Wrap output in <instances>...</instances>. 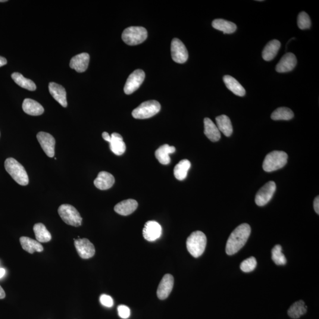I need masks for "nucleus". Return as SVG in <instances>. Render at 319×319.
Segmentation results:
<instances>
[{"label":"nucleus","instance_id":"nucleus-42","mask_svg":"<svg viewBox=\"0 0 319 319\" xmlns=\"http://www.w3.org/2000/svg\"><path fill=\"white\" fill-rule=\"evenodd\" d=\"M5 297V293L4 290H3L1 286H0V299H4Z\"/></svg>","mask_w":319,"mask_h":319},{"label":"nucleus","instance_id":"nucleus-21","mask_svg":"<svg viewBox=\"0 0 319 319\" xmlns=\"http://www.w3.org/2000/svg\"><path fill=\"white\" fill-rule=\"evenodd\" d=\"M25 113L32 115V116H38L42 115L44 112V108L42 105L34 100L26 98L24 100L23 105H22Z\"/></svg>","mask_w":319,"mask_h":319},{"label":"nucleus","instance_id":"nucleus-7","mask_svg":"<svg viewBox=\"0 0 319 319\" xmlns=\"http://www.w3.org/2000/svg\"><path fill=\"white\" fill-rule=\"evenodd\" d=\"M160 109L161 105L159 102L151 100L143 102L138 107L134 109L132 115L136 119H148L158 114Z\"/></svg>","mask_w":319,"mask_h":319},{"label":"nucleus","instance_id":"nucleus-27","mask_svg":"<svg viewBox=\"0 0 319 319\" xmlns=\"http://www.w3.org/2000/svg\"><path fill=\"white\" fill-rule=\"evenodd\" d=\"M217 127L220 132L223 133L225 136L230 137L233 133L232 123L229 117L225 115H222L216 118Z\"/></svg>","mask_w":319,"mask_h":319},{"label":"nucleus","instance_id":"nucleus-10","mask_svg":"<svg viewBox=\"0 0 319 319\" xmlns=\"http://www.w3.org/2000/svg\"><path fill=\"white\" fill-rule=\"evenodd\" d=\"M145 79V72L141 70L134 71L128 78L124 88V92L130 95L135 92L142 85Z\"/></svg>","mask_w":319,"mask_h":319},{"label":"nucleus","instance_id":"nucleus-44","mask_svg":"<svg viewBox=\"0 0 319 319\" xmlns=\"http://www.w3.org/2000/svg\"><path fill=\"white\" fill-rule=\"evenodd\" d=\"M7 1V0H0V2H6Z\"/></svg>","mask_w":319,"mask_h":319},{"label":"nucleus","instance_id":"nucleus-34","mask_svg":"<svg viewBox=\"0 0 319 319\" xmlns=\"http://www.w3.org/2000/svg\"><path fill=\"white\" fill-rule=\"evenodd\" d=\"M272 259L277 265H285L287 262L286 256L282 253V247L276 245L271 251Z\"/></svg>","mask_w":319,"mask_h":319},{"label":"nucleus","instance_id":"nucleus-8","mask_svg":"<svg viewBox=\"0 0 319 319\" xmlns=\"http://www.w3.org/2000/svg\"><path fill=\"white\" fill-rule=\"evenodd\" d=\"M276 190V183L273 181H268L256 193L255 199L256 204L259 206L267 205L273 198Z\"/></svg>","mask_w":319,"mask_h":319},{"label":"nucleus","instance_id":"nucleus-24","mask_svg":"<svg viewBox=\"0 0 319 319\" xmlns=\"http://www.w3.org/2000/svg\"><path fill=\"white\" fill-rule=\"evenodd\" d=\"M224 82L228 89L234 94L239 96H243L245 95L246 92L243 87L234 78L230 75H225L223 78Z\"/></svg>","mask_w":319,"mask_h":319},{"label":"nucleus","instance_id":"nucleus-18","mask_svg":"<svg viewBox=\"0 0 319 319\" xmlns=\"http://www.w3.org/2000/svg\"><path fill=\"white\" fill-rule=\"evenodd\" d=\"M115 183L113 175L106 171H101L94 180V184L98 189L105 190L110 189Z\"/></svg>","mask_w":319,"mask_h":319},{"label":"nucleus","instance_id":"nucleus-16","mask_svg":"<svg viewBox=\"0 0 319 319\" xmlns=\"http://www.w3.org/2000/svg\"><path fill=\"white\" fill-rule=\"evenodd\" d=\"M49 90L50 93L56 101L63 107H67L68 106L67 92L63 86L55 82H51L49 85Z\"/></svg>","mask_w":319,"mask_h":319},{"label":"nucleus","instance_id":"nucleus-29","mask_svg":"<svg viewBox=\"0 0 319 319\" xmlns=\"http://www.w3.org/2000/svg\"><path fill=\"white\" fill-rule=\"evenodd\" d=\"M33 231L37 241L40 243L48 242L52 239L51 234L42 223L34 225Z\"/></svg>","mask_w":319,"mask_h":319},{"label":"nucleus","instance_id":"nucleus-2","mask_svg":"<svg viewBox=\"0 0 319 319\" xmlns=\"http://www.w3.org/2000/svg\"><path fill=\"white\" fill-rule=\"evenodd\" d=\"M6 171L10 175L18 184L21 186H26L29 180L24 167L19 162L13 158L6 159L4 163Z\"/></svg>","mask_w":319,"mask_h":319},{"label":"nucleus","instance_id":"nucleus-43","mask_svg":"<svg viewBox=\"0 0 319 319\" xmlns=\"http://www.w3.org/2000/svg\"><path fill=\"white\" fill-rule=\"evenodd\" d=\"M5 274V270L4 268H0V278L4 277Z\"/></svg>","mask_w":319,"mask_h":319},{"label":"nucleus","instance_id":"nucleus-5","mask_svg":"<svg viewBox=\"0 0 319 319\" xmlns=\"http://www.w3.org/2000/svg\"><path fill=\"white\" fill-rule=\"evenodd\" d=\"M148 31L142 27H130L122 34L123 41L130 46L140 45L148 38Z\"/></svg>","mask_w":319,"mask_h":319},{"label":"nucleus","instance_id":"nucleus-3","mask_svg":"<svg viewBox=\"0 0 319 319\" xmlns=\"http://www.w3.org/2000/svg\"><path fill=\"white\" fill-rule=\"evenodd\" d=\"M207 239L205 234L201 231L193 232L187 238L186 240L187 249L193 257L198 258L204 252Z\"/></svg>","mask_w":319,"mask_h":319},{"label":"nucleus","instance_id":"nucleus-4","mask_svg":"<svg viewBox=\"0 0 319 319\" xmlns=\"http://www.w3.org/2000/svg\"><path fill=\"white\" fill-rule=\"evenodd\" d=\"M288 156L282 151L272 152L265 158L262 167L266 172H272L280 169L287 164Z\"/></svg>","mask_w":319,"mask_h":319},{"label":"nucleus","instance_id":"nucleus-23","mask_svg":"<svg viewBox=\"0 0 319 319\" xmlns=\"http://www.w3.org/2000/svg\"><path fill=\"white\" fill-rule=\"evenodd\" d=\"M175 152H176V148L174 146L164 145L156 150L155 156L161 164L166 165L170 162V154Z\"/></svg>","mask_w":319,"mask_h":319},{"label":"nucleus","instance_id":"nucleus-20","mask_svg":"<svg viewBox=\"0 0 319 319\" xmlns=\"http://www.w3.org/2000/svg\"><path fill=\"white\" fill-rule=\"evenodd\" d=\"M109 148L115 155H123L126 150V144L124 142L123 137L120 134L114 133L111 134L109 140Z\"/></svg>","mask_w":319,"mask_h":319},{"label":"nucleus","instance_id":"nucleus-31","mask_svg":"<svg viewBox=\"0 0 319 319\" xmlns=\"http://www.w3.org/2000/svg\"><path fill=\"white\" fill-rule=\"evenodd\" d=\"M12 79L14 80L15 83L23 88L26 89L31 91L36 89V84L32 80L27 79L23 77V75L20 73H14L11 75Z\"/></svg>","mask_w":319,"mask_h":319},{"label":"nucleus","instance_id":"nucleus-25","mask_svg":"<svg viewBox=\"0 0 319 319\" xmlns=\"http://www.w3.org/2000/svg\"><path fill=\"white\" fill-rule=\"evenodd\" d=\"M20 242L22 248L30 254H33L34 252H40L43 251V247L41 243L30 238L22 237L20 239Z\"/></svg>","mask_w":319,"mask_h":319},{"label":"nucleus","instance_id":"nucleus-19","mask_svg":"<svg viewBox=\"0 0 319 319\" xmlns=\"http://www.w3.org/2000/svg\"><path fill=\"white\" fill-rule=\"evenodd\" d=\"M137 207H138V203L135 200L127 199L115 205L114 211L119 215L128 216L133 214Z\"/></svg>","mask_w":319,"mask_h":319},{"label":"nucleus","instance_id":"nucleus-38","mask_svg":"<svg viewBox=\"0 0 319 319\" xmlns=\"http://www.w3.org/2000/svg\"><path fill=\"white\" fill-rule=\"evenodd\" d=\"M99 300L101 304L105 307L111 308L114 305L113 299L108 295H102L100 297Z\"/></svg>","mask_w":319,"mask_h":319},{"label":"nucleus","instance_id":"nucleus-35","mask_svg":"<svg viewBox=\"0 0 319 319\" xmlns=\"http://www.w3.org/2000/svg\"><path fill=\"white\" fill-rule=\"evenodd\" d=\"M298 25L299 29H308L311 27V20L309 15L305 11H302L298 15Z\"/></svg>","mask_w":319,"mask_h":319},{"label":"nucleus","instance_id":"nucleus-26","mask_svg":"<svg viewBox=\"0 0 319 319\" xmlns=\"http://www.w3.org/2000/svg\"><path fill=\"white\" fill-rule=\"evenodd\" d=\"M281 43L277 40H271L267 43L262 51V58L265 61H270L276 57L280 48Z\"/></svg>","mask_w":319,"mask_h":319},{"label":"nucleus","instance_id":"nucleus-40","mask_svg":"<svg viewBox=\"0 0 319 319\" xmlns=\"http://www.w3.org/2000/svg\"><path fill=\"white\" fill-rule=\"evenodd\" d=\"M102 138L104 139L106 142H109L111 139V136L108 133L104 132L102 133Z\"/></svg>","mask_w":319,"mask_h":319},{"label":"nucleus","instance_id":"nucleus-11","mask_svg":"<svg viewBox=\"0 0 319 319\" xmlns=\"http://www.w3.org/2000/svg\"><path fill=\"white\" fill-rule=\"evenodd\" d=\"M75 240V246L78 254L82 259L92 258L95 254V248L93 243L86 239Z\"/></svg>","mask_w":319,"mask_h":319},{"label":"nucleus","instance_id":"nucleus-1","mask_svg":"<svg viewBox=\"0 0 319 319\" xmlns=\"http://www.w3.org/2000/svg\"><path fill=\"white\" fill-rule=\"evenodd\" d=\"M251 234V227L247 224L239 225L230 235L226 245V253L232 255L236 254L245 245Z\"/></svg>","mask_w":319,"mask_h":319},{"label":"nucleus","instance_id":"nucleus-9","mask_svg":"<svg viewBox=\"0 0 319 319\" xmlns=\"http://www.w3.org/2000/svg\"><path fill=\"white\" fill-rule=\"evenodd\" d=\"M171 53L173 60L178 64H184L188 59V52L180 40L175 38L171 43Z\"/></svg>","mask_w":319,"mask_h":319},{"label":"nucleus","instance_id":"nucleus-14","mask_svg":"<svg viewBox=\"0 0 319 319\" xmlns=\"http://www.w3.org/2000/svg\"><path fill=\"white\" fill-rule=\"evenodd\" d=\"M173 286L174 278L173 276L169 274H165L162 277L158 287L157 291L158 298L160 300L166 299L170 295Z\"/></svg>","mask_w":319,"mask_h":319},{"label":"nucleus","instance_id":"nucleus-28","mask_svg":"<svg viewBox=\"0 0 319 319\" xmlns=\"http://www.w3.org/2000/svg\"><path fill=\"white\" fill-rule=\"evenodd\" d=\"M212 25L214 29L221 31L224 34L233 33L237 29L236 24L224 19H216L212 21Z\"/></svg>","mask_w":319,"mask_h":319},{"label":"nucleus","instance_id":"nucleus-17","mask_svg":"<svg viewBox=\"0 0 319 319\" xmlns=\"http://www.w3.org/2000/svg\"><path fill=\"white\" fill-rule=\"evenodd\" d=\"M89 59V55L86 53L77 55L72 58L70 62V67L78 73H83L88 67Z\"/></svg>","mask_w":319,"mask_h":319},{"label":"nucleus","instance_id":"nucleus-6","mask_svg":"<svg viewBox=\"0 0 319 319\" xmlns=\"http://www.w3.org/2000/svg\"><path fill=\"white\" fill-rule=\"evenodd\" d=\"M58 214L66 224L78 227L82 225V218L74 206L64 204L59 206Z\"/></svg>","mask_w":319,"mask_h":319},{"label":"nucleus","instance_id":"nucleus-32","mask_svg":"<svg viewBox=\"0 0 319 319\" xmlns=\"http://www.w3.org/2000/svg\"><path fill=\"white\" fill-rule=\"evenodd\" d=\"M306 312H307V306L303 300H300L291 306L288 311V315L293 319H298L305 315Z\"/></svg>","mask_w":319,"mask_h":319},{"label":"nucleus","instance_id":"nucleus-33","mask_svg":"<svg viewBox=\"0 0 319 319\" xmlns=\"http://www.w3.org/2000/svg\"><path fill=\"white\" fill-rule=\"evenodd\" d=\"M294 117V113L292 109L286 107L278 108L271 114L272 120H290Z\"/></svg>","mask_w":319,"mask_h":319},{"label":"nucleus","instance_id":"nucleus-22","mask_svg":"<svg viewBox=\"0 0 319 319\" xmlns=\"http://www.w3.org/2000/svg\"><path fill=\"white\" fill-rule=\"evenodd\" d=\"M204 133L212 142H217L221 139V132L210 118L204 119Z\"/></svg>","mask_w":319,"mask_h":319},{"label":"nucleus","instance_id":"nucleus-13","mask_svg":"<svg viewBox=\"0 0 319 319\" xmlns=\"http://www.w3.org/2000/svg\"><path fill=\"white\" fill-rule=\"evenodd\" d=\"M161 227L157 222L150 221L146 223L143 231L144 238L148 241H155L160 237Z\"/></svg>","mask_w":319,"mask_h":319},{"label":"nucleus","instance_id":"nucleus-36","mask_svg":"<svg viewBox=\"0 0 319 319\" xmlns=\"http://www.w3.org/2000/svg\"><path fill=\"white\" fill-rule=\"evenodd\" d=\"M256 264H257V262H256L255 258L254 256H251L241 262L240 265V270L245 273H250L255 270Z\"/></svg>","mask_w":319,"mask_h":319},{"label":"nucleus","instance_id":"nucleus-15","mask_svg":"<svg viewBox=\"0 0 319 319\" xmlns=\"http://www.w3.org/2000/svg\"><path fill=\"white\" fill-rule=\"evenodd\" d=\"M297 65L296 56L292 53H287L284 55L276 66L277 73H286L292 71Z\"/></svg>","mask_w":319,"mask_h":319},{"label":"nucleus","instance_id":"nucleus-12","mask_svg":"<svg viewBox=\"0 0 319 319\" xmlns=\"http://www.w3.org/2000/svg\"><path fill=\"white\" fill-rule=\"evenodd\" d=\"M37 139L46 155L49 158L54 157L56 143L54 137L49 133L40 132L37 134Z\"/></svg>","mask_w":319,"mask_h":319},{"label":"nucleus","instance_id":"nucleus-37","mask_svg":"<svg viewBox=\"0 0 319 319\" xmlns=\"http://www.w3.org/2000/svg\"><path fill=\"white\" fill-rule=\"evenodd\" d=\"M117 310L119 317L121 318L126 319L130 317V309L127 306L120 305Z\"/></svg>","mask_w":319,"mask_h":319},{"label":"nucleus","instance_id":"nucleus-41","mask_svg":"<svg viewBox=\"0 0 319 319\" xmlns=\"http://www.w3.org/2000/svg\"><path fill=\"white\" fill-rule=\"evenodd\" d=\"M7 59H6L4 57H2V56H0V67H2V66L5 65L6 64H7Z\"/></svg>","mask_w":319,"mask_h":319},{"label":"nucleus","instance_id":"nucleus-30","mask_svg":"<svg viewBox=\"0 0 319 319\" xmlns=\"http://www.w3.org/2000/svg\"><path fill=\"white\" fill-rule=\"evenodd\" d=\"M190 166H191V163L188 160L184 159L181 160L174 168L175 177L179 180L185 179Z\"/></svg>","mask_w":319,"mask_h":319},{"label":"nucleus","instance_id":"nucleus-39","mask_svg":"<svg viewBox=\"0 0 319 319\" xmlns=\"http://www.w3.org/2000/svg\"><path fill=\"white\" fill-rule=\"evenodd\" d=\"M314 209L317 214H319V196L315 198L314 201Z\"/></svg>","mask_w":319,"mask_h":319}]
</instances>
